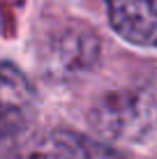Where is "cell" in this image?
<instances>
[{
    "label": "cell",
    "mask_w": 157,
    "mask_h": 159,
    "mask_svg": "<svg viewBox=\"0 0 157 159\" xmlns=\"http://www.w3.org/2000/svg\"><path fill=\"white\" fill-rule=\"evenodd\" d=\"M157 104L143 90H125L106 95L93 108V125L113 141H136L153 129Z\"/></svg>",
    "instance_id": "cell-1"
},
{
    "label": "cell",
    "mask_w": 157,
    "mask_h": 159,
    "mask_svg": "<svg viewBox=\"0 0 157 159\" xmlns=\"http://www.w3.org/2000/svg\"><path fill=\"white\" fill-rule=\"evenodd\" d=\"M97 58V37L93 30L69 25L51 37L46 46V65L56 74H76L88 69Z\"/></svg>",
    "instance_id": "cell-2"
},
{
    "label": "cell",
    "mask_w": 157,
    "mask_h": 159,
    "mask_svg": "<svg viewBox=\"0 0 157 159\" xmlns=\"http://www.w3.org/2000/svg\"><path fill=\"white\" fill-rule=\"evenodd\" d=\"M111 25L136 46H157V0H106Z\"/></svg>",
    "instance_id": "cell-3"
},
{
    "label": "cell",
    "mask_w": 157,
    "mask_h": 159,
    "mask_svg": "<svg viewBox=\"0 0 157 159\" xmlns=\"http://www.w3.org/2000/svg\"><path fill=\"white\" fill-rule=\"evenodd\" d=\"M32 88L12 65H0V129H19L32 108Z\"/></svg>",
    "instance_id": "cell-4"
},
{
    "label": "cell",
    "mask_w": 157,
    "mask_h": 159,
    "mask_svg": "<svg viewBox=\"0 0 157 159\" xmlns=\"http://www.w3.org/2000/svg\"><path fill=\"white\" fill-rule=\"evenodd\" d=\"M16 159H95L90 143L72 131H44L30 139L19 150Z\"/></svg>",
    "instance_id": "cell-5"
},
{
    "label": "cell",
    "mask_w": 157,
    "mask_h": 159,
    "mask_svg": "<svg viewBox=\"0 0 157 159\" xmlns=\"http://www.w3.org/2000/svg\"><path fill=\"white\" fill-rule=\"evenodd\" d=\"M90 148H93V157H95V159H122L118 152H113L111 148H106V145L90 143Z\"/></svg>",
    "instance_id": "cell-6"
}]
</instances>
